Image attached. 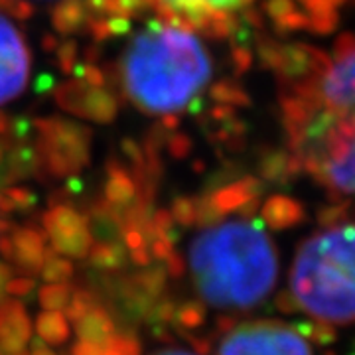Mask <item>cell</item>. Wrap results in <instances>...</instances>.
Masks as SVG:
<instances>
[{"mask_svg": "<svg viewBox=\"0 0 355 355\" xmlns=\"http://www.w3.org/2000/svg\"><path fill=\"white\" fill-rule=\"evenodd\" d=\"M170 216L174 223L182 227L196 225V198H176L172 203Z\"/></svg>", "mask_w": 355, "mask_h": 355, "instance_id": "30", "label": "cell"}, {"mask_svg": "<svg viewBox=\"0 0 355 355\" xmlns=\"http://www.w3.org/2000/svg\"><path fill=\"white\" fill-rule=\"evenodd\" d=\"M140 2H142L146 8H154V2H156V0H140Z\"/></svg>", "mask_w": 355, "mask_h": 355, "instance_id": "50", "label": "cell"}, {"mask_svg": "<svg viewBox=\"0 0 355 355\" xmlns=\"http://www.w3.org/2000/svg\"><path fill=\"white\" fill-rule=\"evenodd\" d=\"M32 326L24 306L16 300L0 304V354L24 355Z\"/></svg>", "mask_w": 355, "mask_h": 355, "instance_id": "14", "label": "cell"}, {"mask_svg": "<svg viewBox=\"0 0 355 355\" xmlns=\"http://www.w3.org/2000/svg\"><path fill=\"white\" fill-rule=\"evenodd\" d=\"M8 146H10V142H8V140L0 139V160H2V156H4V150H6Z\"/></svg>", "mask_w": 355, "mask_h": 355, "instance_id": "49", "label": "cell"}, {"mask_svg": "<svg viewBox=\"0 0 355 355\" xmlns=\"http://www.w3.org/2000/svg\"><path fill=\"white\" fill-rule=\"evenodd\" d=\"M166 148H168V154H170L172 158L182 160V158H186V156L191 153L193 142H191L190 137L184 135V132H172L168 142H166Z\"/></svg>", "mask_w": 355, "mask_h": 355, "instance_id": "34", "label": "cell"}, {"mask_svg": "<svg viewBox=\"0 0 355 355\" xmlns=\"http://www.w3.org/2000/svg\"><path fill=\"white\" fill-rule=\"evenodd\" d=\"M89 20L85 0H62L51 10V26L65 36L85 30Z\"/></svg>", "mask_w": 355, "mask_h": 355, "instance_id": "17", "label": "cell"}, {"mask_svg": "<svg viewBox=\"0 0 355 355\" xmlns=\"http://www.w3.org/2000/svg\"><path fill=\"white\" fill-rule=\"evenodd\" d=\"M352 207H354V203L352 202L331 203V205H328V207L320 209V214H318V223H320L324 229L342 225L343 221L349 217Z\"/></svg>", "mask_w": 355, "mask_h": 355, "instance_id": "29", "label": "cell"}, {"mask_svg": "<svg viewBox=\"0 0 355 355\" xmlns=\"http://www.w3.org/2000/svg\"><path fill=\"white\" fill-rule=\"evenodd\" d=\"M71 355H140V342L132 334H116L113 340L105 345H87L77 342L71 347Z\"/></svg>", "mask_w": 355, "mask_h": 355, "instance_id": "23", "label": "cell"}, {"mask_svg": "<svg viewBox=\"0 0 355 355\" xmlns=\"http://www.w3.org/2000/svg\"><path fill=\"white\" fill-rule=\"evenodd\" d=\"M265 10L275 20V26L280 32L310 28L308 16L302 10H298L292 0H266Z\"/></svg>", "mask_w": 355, "mask_h": 355, "instance_id": "22", "label": "cell"}, {"mask_svg": "<svg viewBox=\"0 0 355 355\" xmlns=\"http://www.w3.org/2000/svg\"><path fill=\"white\" fill-rule=\"evenodd\" d=\"M0 251L4 259L14 261L26 272H40L46 257V235L34 227H22L0 239Z\"/></svg>", "mask_w": 355, "mask_h": 355, "instance_id": "13", "label": "cell"}, {"mask_svg": "<svg viewBox=\"0 0 355 355\" xmlns=\"http://www.w3.org/2000/svg\"><path fill=\"white\" fill-rule=\"evenodd\" d=\"M36 331L38 340L48 345H62L69 340L71 336V326L65 314L58 310H46L42 312L36 320Z\"/></svg>", "mask_w": 355, "mask_h": 355, "instance_id": "21", "label": "cell"}, {"mask_svg": "<svg viewBox=\"0 0 355 355\" xmlns=\"http://www.w3.org/2000/svg\"><path fill=\"white\" fill-rule=\"evenodd\" d=\"M282 123L292 158L331 202L355 198V38L343 34L336 60L294 87L282 89Z\"/></svg>", "mask_w": 355, "mask_h": 355, "instance_id": "1", "label": "cell"}, {"mask_svg": "<svg viewBox=\"0 0 355 355\" xmlns=\"http://www.w3.org/2000/svg\"><path fill=\"white\" fill-rule=\"evenodd\" d=\"M32 55L22 32L0 16V105L16 99L30 77Z\"/></svg>", "mask_w": 355, "mask_h": 355, "instance_id": "9", "label": "cell"}, {"mask_svg": "<svg viewBox=\"0 0 355 355\" xmlns=\"http://www.w3.org/2000/svg\"><path fill=\"white\" fill-rule=\"evenodd\" d=\"M168 270L164 265H148L142 266V270L130 275L127 279L119 280L116 284V296L123 310L130 318L146 320L153 306L164 298L162 294L166 291V280Z\"/></svg>", "mask_w": 355, "mask_h": 355, "instance_id": "11", "label": "cell"}, {"mask_svg": "<svg viewBox=\"0 0 355 355\" xmlns=\"http://www.w3.org/2000/svg\"><path fill=\"white\" fill-rule=\"evenodd\" d=\"M53 89H55V77L50 76V73H42V76L36 77V81H34V91L36 93L44 95V93L53 91Z\"/></svg>", "mask_w": 355, "mask_h": 355, "instance_id": "39", "label": "cell"}, {"mask_svg": "<svg viewBox=\"0 0 355 355\" xmlns=\"http://www.w3.org/2000/svg\"><path fill=\"white\" fill-rule=\"evenodd\" d=\"M55 103L73 116L89 119L101 125L113 123L119 114V97L111 89L93 87L83 79L64 81L53 89Z\"/></svg>", "mask_w": 355, "mask_h": 355, "instance_id": "8", "label": "cell"}, {"mask_svg": "<svg viewBox=\"0 0 355 355\" xmlns=\"http://www.w3.org/2000/svg\"><path fill=\"white\" fill-rule=\"evenodd\" d=\"M277 304H279L280 310H284V312H292V310H296V308H298L296 302H294V298H292L291 292H282V294H279Z\"/></svg>", "mask_w": 355, "mask_h": 355, "instance_id": "41", "label": "cell"}, {"mask_svg": "<svg viewBox=\"0 0 355 355\" xmlns=\"http://www.w3.org/2000/svg\"><path fill=\"white\" fill-rule=\"evenodd\" d=\"M40 275L48 284H64L71 279L73 265L67 257L55 254V251L48 249L46 257H44V263L40 266Z\"/></svg>", "mask_w": 355, "mask_h": 355, "instance_id": "24", "label": "cell"}, {"mask_svg": "<svg viewBox=\"0 0 355 355\" xmlns=\"http://www.w3.org/2000/svg\"><path fill=\"white\" fill-rule=\"evenodd\" d=\"M209 95H211V99L216 103H219V105H229V107H233V105L247 107L251 103L249 95L237 83H233L229 79L214 83V87L209 89Z\"/></svg>", "mask_w": 355, "mask_h": 355, "instance_id": "26", "label": "cell"}, {"mask_svg": "<svg viewBox=\"0 0 355 355\" xmlns=\"http://www.w3.org/2000/svg\"><path fill=\"white\" fill-rule=\"evenodd\" d=\"M71 73L76 76V79H83L85 83L93 85V87H105V73L101 67L93 64H76Z\"/></svg>", "mask_w": 355, "mask_h": 355, "instance_id": "33", "label": "cell"}, {"mask_svg": "<svg viewBox=\"0 0 355 355\" xmlns=\"http://www.w3.org/2000/svg\"><path fill=\"white\" fill-rule=\"evenodd\" d=\"M186 111L193 116H198V114L203 111V99L202 97H191L190 103L186 105Z\"/></svg>", "mask_w": 355, "mask_h": 355, "instance_id": "44", "label": "cell"}, {"mask_svg": "<svg viewBox=\"0 0 355 355\" xmlns=\"http://www.w3.org/2000/svg\"><path fill=\"white\" fill-rule=\"evenodd\" d=\"M8 123H10L8 114L4 113V111H0V139L6 137V132H8Z\"/></svg>", "mask_w": 355, "mask_h": 355, "instance_id": "47", "label": "cell"}, {"mask_svg": "<svg viewBox=\"0 0 355 355\" xmlns=\"http://www.w3.org/2000/svg\"><path fill=\"white\" fill-rule=\"evenodd\" d=\"M148 10L140 0H109V16H123V18H135Z\"/></svg>", "mask_w": 355, "mask_h": 355, "instance_id": "32", "label": "cell"}, {"mask_svg": "<svg viewBox=\"0 0 355 355\" xmlns=\"http://www.w3.org/2000/svg\"><path fill=\"white\" fill-rule=\"evenodd\" d=\"M162 125H164L168 130H176L178 127H180V119H178V114H164V119L160 121Z\"/></svg>", "mask_w": 355, "mask_h": 355, "instance_id": "46", "label": "cell"}, {"mask_svg": "<svg viewBox=\"0 0 355 355\" xmlns=\"http://www.w3.org/2000/svg\"><path fill=\"white\" fill-rule=\"evenodd\" d=\"M76 334L81 343L87 345H105L116 336V326H114L113 318L109 316L107 310H103L101 306H93L87 310L81 318H77L76 322Z\"/></svg>", "mask_w": 355, "mask_h": 355, "instance_id": "15", "label": "cell"}, {"mask_svg": "<svg viewBox=\"0 0 355 355\" xmlns=\"http://www.w3.org/2000/svg\"><path fill=\"white\" fill-rule=\"evenodd\" d=\"M263 223L270 229H291L298 225L306 217L302 203L292 200L288 196H272L268 198L261 209Z\"/></svg>", "mask_w": 355, "mask_h": 355, "instance_id": "16", "label": "cell"}, {"mask_svg": "<svg viewBox=\"0 0 355 355\" xmlns=\"http://www.w3.org/2000/svg\"><path fill=\"white\" fill-rule=\"evenodd\" d=\"M156 355H196L191 354V352H186V349H178V347H172V349H162V352H158ZM200 355V354H198Z\"/></svg>", "mask_w": 355, "mask_h": 355, "instance_id": "48", "label": "cell"}, {"mask_svg": "<svg viewBox=\"0 0 355 355\" xmlns=\"http://www.w3.org/2000/svg\"><path fill=\"white\" fill-rule=\"evenodd\" d=\"M326 355H336V354H331V352H328V354H326Z\"/></svg>", "mask_w": 355, "mask_h": 355, "instance_id": "51", "label": "cell"}, {"mask_svg": "<svg viewBox=\"0 0 355 355\" xmlns=\"http://www.w3.org/2000/svg\"><path fill=\"white\" fill-rule=\"evenodd\" d=\"M119 77L140 111L172 114L209 81L211 62L191 32L166 24L160 32L144 30L130 42Z\"/></svg>", "mask_w": 355, "mask_h": 355, "instance_id": "3", "label": "cell"}, {"mask_svg": "<svg viewBox=\"0 0 355 355\" xmlns=\"http://www.w3.org/2000/svg\"><path fill=\"white\" fill-rule=\"evenodd\" d=\"M83 55H85V64L97 65V62L101 60V48H99V44L87 46L85 51H83Z\"/></svg>", "mask_w": 355, "mask_h": 355, "instance_id": "42", "label": "cell"}, {"mask_svg": "<svg viewBox=\"0 0 355 355\" xmlns=\"http://www.w3.org/2000/svg\"><path fill=\"white\" fill-rule=\"evenodd\" d=\"M107 30H109V36H125L130 32V20L123 16H111L107 18Z\"/></svg>", "mask_w": 355, "mask_h": 355, "instance_id": "38", "label": "cell"}, {"mask_svg": "<svg viewBox=\"0 0 355 355\" xmlns=\"http://www.w3.org/2000/svg\"><path fill=\"white\" fill-rule=\"evenodd\" d=\"M40 170H42V162H40L38 150L34 146H28L24 142H14L8 150L6 166H4L6 182L34 176Z\"/></svg>", "mask_w": 355, "mask_h": 355, "instance_id": "18", "label": "cell"}, {"mask_svg": "<svg viewBox=\"0 0 355 355\" xmlns=\"http://www.w3.org/2000/svg\"><path fill=\"white\" fill-rule=\"evenodd\" d=\"M58 46H60V42H58L55 36H51V34H44V40H42V48H44V51L51 53V51L58 50Z\"/></svg>", "mask_w": 355, "mask_h": 355, "instance_id": "45", "label": "cell"}, {"mask_svg": "<svg viewBox=\"0 0 355 355\" xmlns=\"http://www.w3.org/2000/svg\"><path fill=\"white\" fill-rule=\"evenodd\" d=\"M296 330L304 336L308 342H316L320 345H328L336 340V330L331 324L326 322H304L300 326H296Z\"/></svg>", "mask_w": 355, "mask_h": 355, "instance_id": "28", "label": "cell"}, {"mask_svg": "<svg viewBox=\"0 0 355 355\" xmlns=\"http://www.w3.org/2000/svg\"><path fill=\"white\" fill-rule=\"evenodd\" d=\"M253 0H156L154 10L168 26L188 32H202L216 12H237Z\"/></svg>", "mask_w": 355, "mask_h": 355, "instance_id": "10", "label": "cell"}, {"mask_svg": "<svg viewBox=\"0 0 355 355\" xmlns=\"http://www.w3.org/2000/svg\"><path fill=\"white\" fill-rule=\"evenodd\" d=\"M73 288L67 284H46L42 286L38 292V300L44 310H58L62 312L67 308L69 300H71Z\"/></svg>", "mask_w": 355, "mask_h": 355, "instance_id": "27", "label": "cell"}, {"mask_svg": "<svg viewBox=\"0 0 355 355\" xmlns=\"http://www.w3.org/2000/svg\"><path fill=\"white\" fill-rule=\"evenodd\" d=\"M76 58H77V42L76 40H64L58 50H55V60H58V67L60 71L69 76L73 65H76Z\"/></svg>", "mask_w": 355, "mask_h": 355, "instance_id": "31", "label": "cell"}, {"mask_svg": "<svg viewBox=\"0 0 355 355\" xmlns=\"http://www.w3.org/2000/svg\"><path fill=\"white\" fill-rule=\"evenodd\" d=\"M251 62H253V55L245 46H231V64L237 76L245 73L251 67Z\"/></svg>", "mask_w": 355, "mask_h": 355, "instance_id": "36", "label": "cell"}, {"mask_svg": "<svg viewBox=\"0 0 355 355\" xmlns=\"http://www.w3.org/2000/svg\"><path fill=\"white\" fill-rule=\"evenodd\" d=\"M190 268L207 304L249 310L275 288L279 257L263 223L233 219L209 225L191 241Z\"/></svg>", "mask_w": 355, "mask_h": 355, "instance_id": "2", "label": "cell"}, {"mask_svg": "<svg viewBox=\"0 0 355 355\" xmlns=\"http://www.w3.org/2000/svg\"><path fill=\"white\" fill-rule=\"evenodd\" d=\"M12 279V268L6 265L4 261H0V304L4 300V294H8L6 288H8V280Z\"/></svg>", "mask_w": 355, "mask_h": 355, "instance_id": "40", "label": "cell"}, {"mask_svg": "<svg viewBox=\"0 0 355 355\" xmlns=\"http://www.w3.org/2000/svg\"><path fill=\"white\" fill-rule=\"evenodd\" d=\"M0 10L8 12L16 20H30L34 16V6L28 0H0Z\"/></svg>", "mask_w": 355, "mask_h": 355, "instance_id": "35", "label": "cell"}, {"mask_svg": "<svg viewBox=\"0 0 355 355\" xmlns=\"http://www.w3.org/2000/svg\"><path fill=\"white\" fill-rule=\"evenodd\" d=\"M259 174L265 182L284 184L296 174H300V168L288 150H270L263 154L259 162Z\"/></svg>", "mask_w": 355, "mask_h": 355, "instance_id": "19", "label": "cell"}, {"mask_svg": "<svg viewBox=\"0 0 355 355\" xmlns=\"http://www.w3.org/2000/svg\"><path fill=\"white\" fill-rule=\"evenodd\" d=\"M291 294L318 322H355V223L322 229L302 243L291 270Z\"/></svg>", "mask_w": 355, "mask_h": 355, "instance_id": "4", "label": "cell"}, {"mask_svg": "<svg viewBox=\"0 0 355 355\" xmlns=\"http://www.w3.org/2000/svg\"><path fill=\"white\" fill-rule=\"evenodd\" d=\"M263 193V184L257 178H241L237 182H227L223 186L209 188L207 200L223 217L225 214H243L253 216L259 207V198Z\"/></svg>", "mask_w": 355, "mask_h": 355, "instance_id": "12", "label": "cell"}, {"mask_svg": "<svg viewBox=\"0 0 355 355\" xmlns=\"http://www.w3.org/2000/svg\"><path fill=\"white\" fill-rule=\"evenodd\" d=\"M205 320V308L196 300H186L182 304H176L172 326H176L180 331H191L200 328Z\"/></svg>", "mask_w": 355, "mask_h": 355, "instance_id": "25", "label": "cell"}, {"mask_svg": "<svg viewBox=\"0 0 355 355\" xmlns=\"http://www.w3.org/2000/svg\"><path fill=\"white\" fill-rule=\"evenodd\" d=\"M36 150L42 170L50 176L67 178L79 174L91 160V128L62 116L36 119Z\"/></svg>", "mask_w": 355, "mask_h": 355, "instance_id": "5", "label": "cell"}, {"mask_svg": "<svg viewBox=\"0 0 355 355\" xmlns=\"http://www.w3.org/2000/svg\"><path fill=\"white\" fill-rule=\"evenodd\" d=\"M34 291H36V282L30 277H14L8 280V288H6V292L12 296H30Z\"/></svg>", "mask_w": 355, "mask_h": 355, "instance_id": "37", "label": "cell"}, {"mask_svg": "<svg viewBox=\"0 0 355 355\" xmlns=\"http://www.w3.org/2000/svg\"><path fill=\"white\" fill-rule=\"evenodd\" d=\"M127 247L119 241H97L93 243L87 254L89 265L103 272H114L127 263Z\"/></svg>", "mask_w": 355, "mask_h": 355, "instance_id": "20", "label": "cell"}, {"mask_svg": "<svg viewBox=\"0 0 355 355\" xmlns=\"http://www.w3.org/2000/svg\"><path fill=\"white\" fill-rule=\"evenodd\" d=\"M42 225L51 251L69 259H87L95 241L85 214H79L67 203H58L44 214Z\"/></svg>", "mask_w": 355, "mask_h": 355, "instance_id": "7", "label": "cell"}, {"mask_svg": "<svg viewBox=\"0 0 355 355\" xmlns=\"http://www.w3.org/2000/svg\"><path fill=\"white\" fill-rule=\"evenodd\" d=\"M217 355H312V345L282 322H245L225 328Z\"/></svg>", "mask_w": 355, "mask_h": 355, "instance_id": "6", "label": "cell"}, {"mask_svg": "<svg viewBox=\"0 0 355 355\" xmlns=\"http://www.w3.org/2000/svg\"><path fill=\"white\" fill-rule=\"evenodd\" d=\"M26 355H55L50 349V345L48 343H44L42 340H36V342L32 343V347H30V354Z\"/></svg>", "mask_w": 355, "mask_h": 355, "instance_id": "43", "label": "cell"}]
</instances>
